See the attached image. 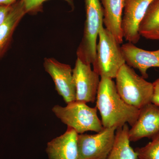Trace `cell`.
<instances>
[{
	"label": "cell",
	"mask_w": 159,
	"mask_h": 159,
	"mask_svg": "<svg viewBox=\"0 0 159 159\" xmlns=\"http://www.w3.org/2000/svg\"><path fill=\"white\" fill-rule=\"evenodd\" d=\"M103 128L122 127L125 124L132 126L138 119L139 109L128 105L118 94L112 79L101 77L96 99Z\"/></svg>",
	"instance_id": "obj_1"
},
{
	"label": "cell",
	"mask_w": 159,
	"mask_h": 159,
	"mask_svg": "<svg viewBox=\"0 0 159 159\" xmlns=\"http://www.w3.org/2000/svg\"><path fill=\"white\" fill-rule=\"evenodd\" d=\"M116 79L118 94L128 105L140 109L151 103L153 94L152 83L139 76L133 68L125 64Z\"/></svg>",
	"instance_id": "obj_2"
},
{
	"label": "cell",
	"mask_w": 159,
	"mask_h": 159,
	"mask_svg": "<svg viewBox=\"0 0 159 159\" xmlns=\"http://www.w3.org/2000/svg\"><path fill=\"white\" fill-rule=\"evenodd\" d=\"M98 37L93 70L100 77L116 78L120 68L126 63L121 46L103 26L99 29Z\"/></svg>",
	"instance_id": "obj_3"
},
{
	"label": "cell",
	"mask_w": 159,
	"mask_h": 159,
	"mask_svg": "<svg viewBox=\"0 0 159 159\" xmlns=\"http://www.w3.org/2000/svg\"><path fill=\"white\" fill-rule=\"evenodd\" d=\"M52 111L68 127L73 128L78 134L89 131L98 133L103 129L97 116V107H91L84 102L74 101L62 107L55 105Z\"/></svg>",
	"instance_id": "obj_4"
},
{
	"label": "cell",
	"mask_w": 159,
	"mask_h": 159,
	"mask_svg": "<svg viewBox=\"0 0 159 159\" xmlns=\"http://www.w3.org/2000/svg\"><path fill=\"white\" fill-rule=\"evenodd\" d=\"M84 1L86 19L83 36L77 50V58L91 65L96 59L97 38L103 25V9L99 0Z\"/></svg>",
	"instance_id": "obj_5"
},
{
	"label": "cell",
	"mask_w": 159,
	"mask_h": 159,
	"mask_svg": "<svg viewBox=\"0 0 159 159\" xmlns=\"http://www.w3.org/2000/svg\"><path fill=\"white\" fill-rule=\"evenodd\" d=\"M115 128H103L95 134H78L79 159H107L115 142Z\"/></svg>",
	"instance_id": "obj_6"
},
{
	"label": "cell",
	"mask_w": 159,
	"mask_h": 159,
	"mask_svg": "<svg viewBox=\"0 0 159 159\" xmlns=\"http://www.w3.org/2000/svg\"><path fill=\"white\" fill-rule=\"evenodd\" d=\"M73 76L76 87V101L93 103L97 99L100 83L99 75L92 70L91 64L77 58L73 69Z\"/></svg>",
	"instance_id": "obj_7"
},
{
	"label": "cell",
	"mask_w": 159,
	"mask_h": 159,
	"mask_svg": "<svg viewBox=\"0 0 159 159\" xmlns=\"http://www.w3.org/2000/svg\"><path fill=\"white\" fill-rule=\"evenodd\" d=\"M43 66L46 72L52 77L57 93L66 103L75 101L76 87L71 66L53 58H46Z\"/></svg>",
	"instance_id": "obj_8"
},
{
	"label": "cell",
	"mask_w": 159,
	"mask_h": 159,
	"mask_svg": "<svg viewBox=\"0 0 159 159\" xmlns=\"http://www.w3.org/2000/svg\"><path fill=\"white\" fill-rule=\"evenodd\" d=\"M153 0H124L122 28L123 38L128 43L136 44L141 35L140 23Z\"/></svg>",
	"instance_id": "obj_9"
},
{
	"label": "cell",
	"mask_w": 159,
	"mask_h": 159,
	"mask_svg": "<svg viewBox=\"0 0 159 159\" xmlns=\"http://www.w3.org/2000/svg\"><path fill=\"white\" fill-rule=\"evenodd\" d=\"M159 133V106L152 102L139 109L135 123L129 131L130 142L143 138L152 139Z\"/></svg>",
	"instance_id": "obj_10"
},
{
	"label": "cell",
	"mask_w": 159,
	"mask_h": 159,
	"mask_svg": "<svg viewBox=\"0 0 159 159\" xmlns=\"http://www.w3.org/2000/svg\"><path fill=\"white\" fill-rule=\"evenodd\" d=\"M121 50L126 64L139 70L145 79L148 77V69L159 68V49L154 51H146L128 42L121 46Z\"/></svg>",
	"instance_id": "obj_11"
},
{
	"label": "cell",
	"mask_w": 159,
	"mask_h": 159,
	"mask_svg": "<svg viewBox=\"0 0 159 159\" xmlns=\"http://www.w3.org/2000/svg\"><path fill=\"white\" fill-rule=\"evenodd\" d=\"M78 134L68 127L64 134L48 143L49 159H79L77 138Z\"/></svg>",
	"instance_id": "obj_12"
},
{
	"label": "cell",
	"mask_w": 159,
	"mask_h": 159,
	"mask_svg": "<svg viewBox=\"0 0 159 159\" xmlns=\"http://www.w3.org/2000/svg\"><path fill=\"white\" fill-rule=\"evenodd\" d=\"M103 9V23L105 29L119 44L123 42L122 28L124 0H100Z\"/></svg>",
	"instance_id": "obj_13"
},
{
	"label": "cell",
	"mask_w": 159,
	"mask_h": 159,
	"mask_svg": "<svg viewBox=\"0 0 159 159\" xmlns=\"http://www.w3.org/2000/svg\"><path fill=\"white\" fill-rule=\"evenodd\" d=\"M26 13L22 1L18 0L12 4L8 17L0 25V58L9 48L15 30Z\"/></svg>",
	"instance_id": "obj_14"
},
{
	"label": "cell",
	"mask_w": 159,
	"mask_h": 159,
	"mask_svg": "<svg viewBox=\"0 0 159 159\" xmlns=\"http://www.w3.org/2000/svg\"><path fill=\"white\" fill-rule=\"evenodd\" d=\"M129 129L127 124L117 129L113 147L107 159H138L136 152L130 145Z\"/></svg>",
	"instance_id": "obj_15"
},
{
	"label": "cell",
	"mask_w": 159,
	"mask_h": 159,
	"mask_svg": "<svg viewBox=\"0 0 159 159\" xmlns=\"http://www.w3.org/2000/svg\"><path fill=\"white\" fill-rule=\"evenodd\" d=\"M139 32L146 39L159 40V0H153L140 23Z\"/></svg>",
	"instance_id": "obj_16"
},
{
	"label": "cell",
	"mask_w": 159,
	"mask_h": 159,
	"mask_svg": "<svg viewBox=\"0 0 159 159\" xmlns=\"http://www.w3.org/2000/svg\"><path fill=\"white\" fill-rule=\"evenodd\" d=\"M143 147L134 149L138 159H159V133Z\"/></svg>",
	"instance_id": "obj_17"
},
{
	"label": "cell",
	"mask_w": 159,
	"mask_h": 159,
	"mask_svg": "<svg viewBox=\"0 0 159 159\" xmlns=\"http://www.w3.org/2000/svg\"><path fill=\"white\" fill-rule=\"evenodd\" d=\"M25 9L26 13L35 12L41 9L43 3L48 0H22ZM70 5L72 9L74 8V0H64Z\"/></svg>",
	"instance_id": "obj_18"
},
{
	"label": "cell",
	"mask_w": 159,
	"mask_h": 159,
	"mask_svg": "<svg viewBox=\"0 0 159 159\" xmlns=\"http://www.w3.org/2000/svg\"><path fill=\"white\" fill-rule=\"evenodd\" d=\"M12 5L9 6L0 5V25H2L8 17Z\"/></svg>",
	"instance_id": "obj_19"
},
{
	"label": "cell",
	"mask_w": 159,
	"mask_h": 159,
	"mask_svg": "<svg viewBox=\"0 0 159 159\" xmlns=\"http://www.w3.org/2000/svg\"><path fill=\"white\" fill-rule=\"evenodd\" d=\"M153 94L152 102L159 106V77L152 83Z\"/></svg>",
	"instance_id": "obj_20"
},
{
	"label": "cell",
	"mask_w": 159,
	"mask_h": 159,
	"mask_svg": "<svg viewBox=\"0 0 159 159\" xmlns=\"http://www.w3.org/2000/svg\"><path fill=\"white\" fill-rule=\"evenodd\" d=\"M18 0H0V5L9 6L14 4Z\"/></svg>",
	"instance_id": "obj_21"
}]
</instances>
